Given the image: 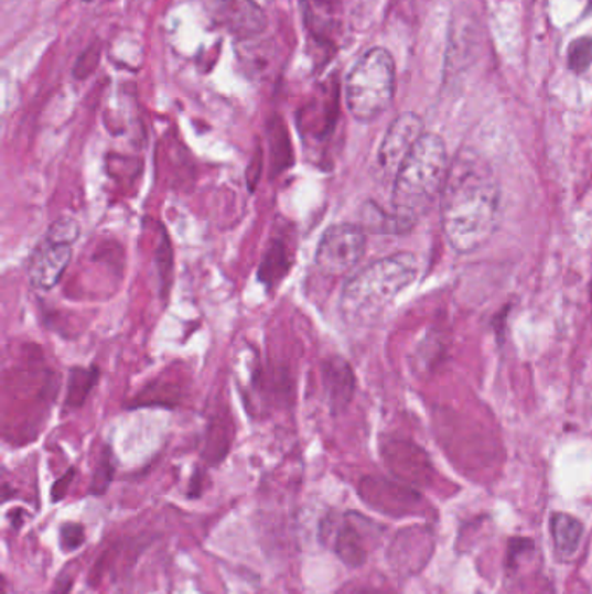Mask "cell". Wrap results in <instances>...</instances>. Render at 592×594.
I'll list each match as a JSON object with an SVG mask.
<instances>
[{
	"label": "cell",
	"mask_w": 592,
	"mask_h": 594,
	"mask_svg": "<svg viewBox=\"0 0 592 594\" xmlns=\"http://www.w3.org/2000/svg\"><path fill=\"white\" fill-rule=\"evenodd\" d=\"M500 192L488 165L459 156L441 192V226L458 252H473L491 240L498 223Z\"/></svg>",
	"instance_id": "obj_1"
},
{
	"label": "cell",
	"mask_w": 592,
	"mask_h": 594,
	"mask_svg": "<svg viewBox=\"0 0 592 594\" xmlns=\"http://www.w3.org/2000/svg\"><path fill=\"white\" fill-rule=\"evenodd\" d=\"M445 141L424 132L400 165L392 190V226L412 230L440 197L449 176Z\"/></svg>",
	"instance_id": "obj_2"
},
{
	"label": "cell",
	"mask_w": 592,
	"mask_h": 594,
	"mask_svg": "<svg viewBox=\"0 0 592 594\" xmlns=\"http://www.w3.org/2000/svg\"><path fill=\"white\" fill-rule=\"evenodd\" d=\"M419 264L409 252L368 264L347 280L341 294V313L347 324H374L403 289L416 280Z\"/></svg>",
	"instance_id": "obj_3"
},
{
	"label": "cell",
	"mask_w": 592,
	"mask_h": 594,
	"mask_svg": "<svg viewBox=\"0 0 592 594\" xmlns=\"http://www.w3.org/2000/svg\"><path fill=\"white\" fill-rule=\"evenodd\" d=\"M397 90V66L385 47L362 54L346 78L347 110L358 122H373L391 107Z\"/></svg>",
	"instance_id": "obj_4"
},
{
	"label": "cell",
	"mask_w": 592,
	"mask_h": 594,
	"mask_svg": "<svg viewBox=\"0 0 592 594\" xmlns=\"http://www.w3.org/2000/svg\"><path fill=\"white\" fill-rule=\"evenodd\" d=\"M365 234L355 225H334L323 234L316 249V267L323 276H346L362 261Z\"/></svg>",
	"instance_id": "obj_5"
},
{
	"label": "cell",
	"mask_w": 592,
	"mask_h": 594,
	"mask_svg": "<svg viewBox=\"0 0 592 594\" xmlns=\"http://www.w3.org/2000/svg\"><path fill=\"white\" fill-rule=\"evenodd\" d=\"M205 9L216 25L237 39L256 37L268 25L265 11L254 0H205Z\"/></svg>",
	"instance_id": "obj_6"
},
{
	"label": "cell",
	"mask_w": 592,
	"mask_h": 594,
	"mask_svg": "<svg viewBox=\"0 0 592 594\" xmlns=\"http://www.w3.org/2000/svg\"><path fill=\"white\" fill-rule=\"evenodd\" d=\"M358 494L365 505L389 517H407L421 505V496L409 485L395 484L376 476L362 479Z\"/></svg>",
	"instance_id": "obj_7"
},
{
	"label": "cell",
	"mask_w": 592,
	"mask_h": 594,
	"mask_svg": "<svg viewBox=\"0 0 592 594\" xmlns=\"http://www.w3.org/2000/svg\"><path fill=\"white\" fill-rule=\"evenodd\" d=\"M424 134V122L416 114H401L392 120L379 148V165L385 173H398L413 144Z\"/></svg>",
	"instance_id": "obj_8"
},
{
	"label": "cell",
	"mask_w": 592,
	"mask_h": 594,
	"mask_svg": "<svg viewBox=\"0 0 592 594\" xmlns=\"http://www.w3.org/2000/svg\"><path fill=\"white\" fill-rule=\"evenodd\" d=\"M433 532L426 527L400 530L389 546L388 560L392 569L405 574H416L424 569L433 553Z\"/></svg>",
	"instance_id": "obj_9"
},
{
	"label": "cell",
	"mask_w": 592,
	"mask_h": 594,
	"mask_svg": "<svg viewBox=\"0 0 592 594\" xmlns=\"http://www.w3.org/2000/svg\"><path fill=\"white\" fill-rule=\"evenodd\" d=\"M72 259L69 244L54 242L51 238L42 240L33 252L29 264V280L37 291H51L60 282Z\"/></svg>",
	"instance_id": "obj_10"
},
{
	"label": "cell",
	"mask_w": 592,
	"mask_h": 594,
	"mask_svg": "<svg viewBox=\"0 0 592 594\" xmlns=\"http://www.w3.org/2000/svg\"><path fill=\"white\" fill-rule=\"evenodd\" d=\"M383 455L392 475H397L407 484L424 485L431 476V463L428 455L413 443L400 442V440L386 443Z\"/></svg>",
	"instance_id": "obj_11"
},
{
	"label": "cell",
	"mask_w": 592,
	"mask_h": 594,
	"mask_svg": "<svg viewBox=\"0 0 592 594\" xmlns=\"http://www.w3.org/2000/svg\"><path fill=\"white\" fill-rule=\"evenodd\" d=\"M322 381L334 412L343 410L352 402L355 393V374L346 360L341 357L329 358L322 365Z\"/></svg>",
	"instance_id": "obj_12"
},
{
	"label": "cell",
	"mask_w": 592,
	"mask_h": 594,
	"mask_svg": "<svg viewBox=\"0 0 592 594\" xmlns=\"http://www.w3.org/2000/svg\"><path fill=\"white\" fill-rule=\"evenodd\" d=\"M551 537L556 553L563 558L573 557L579 551L584 537V525L568 512H555L551 517Z\"/></svg>",
	"instance_id": "obj_13"
},
{
	"label": "cell",
	"mask_w": 592,
	"mask_h": 594,
	"mask_svg": "<svg viewBox=\"0 0 592 594\" xmlns=\"http://www.w3.org/2000/svg\"><path fill=\"white\" fill-rule=\"evenodd\" d=\"M334 551L344 565L359 569L367 562V548L364 537L358 532L355 525L346 523L335 533Z\"/></svg>",
	"instance_id": "obj_14"
},
{
	"label": "cell",
	"mask_w": 592,
	"mask_h": 594,
	"mask_svg": "<svg viewBox=\"0 0 592 594\" xmlns=\"http://www.w3.org/2000/svg\"><path fill=\"white\" fill-rule=\"evenodd\" d=\"M98 370L74 369L69 374L68 403L72 407L83 406L90 388L95 386Z\"/></svg>",
	"instance_id": "obj_15"
},
{
	"label": "cell",
	"mask_w": 592,
	"mask_h": 594,
	"mask_svg": "<svg viewBox=\"0 0 592 594\" xmlns=\"http://www.w3.org/2000/svg\"><path fill=\"white\" fill-rule=\"evenodd\" d=\"M592 63V39L580 37L568 47V68L573 74H584Z\"/></svg>",
	"instance_id": "obj_16"
},
{
	"label": "cell",
	"mask_w": 592,
	"mask_h": 594,
	"mask_svg": "<svg viewBox=\"0 0 592 594\" xmlns=\"http://www.w3.org/2000/svg\"><path fill=\"white\" fill-rule=\"evenodd\" d=\"M80 235V226L74 218H60L51 225L45 238H51L54 242L69 244L74 246Z\"/></svg>",
	"instance_id": "obj_17"
},
{
	"label": "cell",
	"mask_w": 592,
	"mask_h": 594,
	"mask_svg": "<svg viewBox=\"0 0 592 594\" xmlns=\"http://www.w3.org/2000/svg\"><path fill=\"white\" fill-rule=\"evenodd\" d=\"M86 541V529L80 523H63L60 529V542L68 553L77 551Z\"/></svg>",
	"instance_id": "obj_18"
},
{
	"label": "cell",
	"mask_w": 592,
	"mask_h": 594,
	"mask_svg": "<svg viewBox=\"0 0 592 594\" xmlns=\"http://www.w3.org/2000/svg\"><path fill=\"white\" fill-rule=\"evenodd\" d=\"M111 478H114V464H111L110 455H103L101 463H99L95 478H93V484H90V494L103 496L110 487Z\"/></svg>",
	"instance_id": "obj_19"
},
{
	"label": "cell",
	"mask_w": 592,
	"mask_h": 594,
	"mask_svg": "<svg viewBox=\"0 0 592 594\" xmlns=\"http://www.w3.org/2000/svg\"><path fill=\"white\" fill-rule=\"evenodd\" d=\"M72 478H74V469H69L62 479H57L56 484L53 487V494H51V499L53 503H60L63 500V497L66 496V490H68V485L72 484Z\"/></svg>",
	"instance_id": "obj_20"
},
{
	"label": "cell",
	"mask_w": 592,
	"mask_h": 594,
	"mask_svg": "<svg viewBox=\"0 0 592 594\" xmlns=\"http://www.w3.org/2000/svg\"><path fill=\"white\" fill-rule=\"evenodd\" d=\"M72 586H74V579L62 575L56 581V591H54V594H68Z\"/></svg>",
	"instance_id": "obj_21"
}]
</instances>
